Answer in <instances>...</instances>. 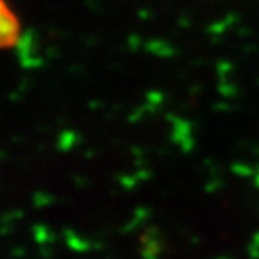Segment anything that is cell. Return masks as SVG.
<instances>
[{
	"label": "cell",
	"mask_w": 259,
	"mask_h": 259,
	"mask_svg": "<svg viewBox=\"0 0 259 259\" xmlns=\"http://www.w3.org/2000/svg\"><path fill=\"white\" fill-rule=\"evenodd\" d=\"M19 35L20 25L17 17L5 0H0V48H12L17 44Z\"/></svg>",
	"instance_id": "cell-1"
}]
</instances>
